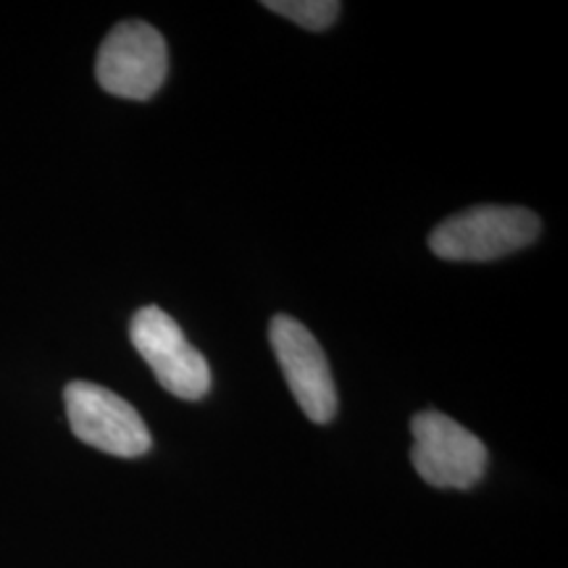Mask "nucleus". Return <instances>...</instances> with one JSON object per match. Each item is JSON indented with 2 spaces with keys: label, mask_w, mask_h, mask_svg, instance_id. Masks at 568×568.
<instances>
[{
  "label": "nucleus",
  "mask_w": 568,
  "mask_h": 568,
  "mask_svg": "<svg viewBox=\"0 0 568 568\" xmlns=\"http://www.w3.org/2000/svg\"><path fill=\"white\" fill-rule=\"evenodd\" d=\"M539 216L518 205H477L458 216L445 219L429 234V251L443 261H487L506 258V255L529 247L539 237Z\"/></svg>",
  "instance_id": "f257e3e1"
},
{
  "label": "nucleus",
  "mask_w": 568,
  "mask_h": 568,
  "mask_svg": "<svg viewBox=\"0 0 568 568\" xmlns=\"http://www.w3.org/2000/svg\"><path fill=\"white\" fill-rule=\"evenodd\" d=\"M414 460L418 477L439 489H471L487 471V447L466 426L439 410H422L410 422Z\"/></svg>",
  "instance_id": "f03ea898"
},
{
  "label": "nucleus",
  "mask_w": 568,
  "mask_h": 568,
  "mask_svg": "<svg viewBox=\"0 0 568 568\" xmlns=\"http://www.w3.org/2000/svg\"><path fill=\"white\" fill-rule=\"evenodd\" d=\"M130 337L159 385L182 400H203L211 389V368L203 353L187 343L182 326L159 305H145L132 316Z\"/></svg>",
  "instance_id": "7ed1b4c3"
},
{
  "label": "nucleus",
  "mask_w": 568,
  "mask_h": 568,
  "mask_svg": "<svg viewBox=\"0 0 568 568\" xmlns=\"http://www.w3.org/2000/svg\"><path fill=\"white\" fill-rule=\"evenodd\" d=\"M169 74L163 34L145 21H122L103 40L95 77L105 92L126 101H148Z\"/></svg>",
  "instance_id": "20e7f679"
},
{
  "label": "nucleus",
  "mask_w": 568,
  "mask_h": 568,
  "mask_svg": "<svg viewBox=\"0 0 568 568\" xmlns=\"http://www.w3.org/2000/svg\"><path fill=\"white\" fill-rule=\"evenodd\" d=\"M71 432L95 450L116 458H140L153 437L142 416L124 397L92 382H71L63 389Z\"/></svg>",
  "instance_id": "39448f33"
},
{
  "label": "nucleus",
  "mask_w": 568,
  "mask_h": 568,
  "mask_svg": "<svg viewBox=\"0 0 568 568\" xmlns=\"http://www.w3.org/2000/svg\"><path fill=\"white\" fill-rule=\"evenodd\" d=\"M274 355L297 406L314 424H329L337 414V387L324 347L293 316H274L268 326Z\"/></svg>",
  "instance_id": "423d86ee"
},
{
  "label": "nucleus",
  "mask_w": 568,
  "mask_h": 568,
  "mask_svg": "<svg viewBox=\"0 0 568 568\" xmlns=\"http://www.w3.org/2000/svg\"><path fill=\"white\" fill-rule=\"evenodd\" d=\"M266 9L295 21L311 32H324L335 24L343 6L337 0H266Z\"/></svg>",
  "instance_id": "0eeeda50"
}]
</instances>
